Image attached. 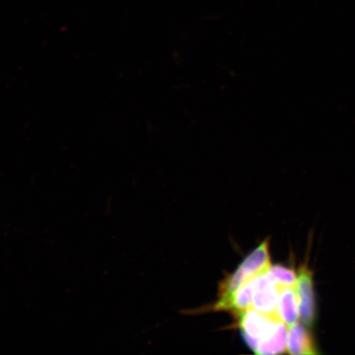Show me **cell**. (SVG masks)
Returning a JSON list of instances; mask_svg holds the SVG:
<instances>
[{
  "label": "cell",
  "instance_id": "6",
  "mask_svg": "<svg viewBox=\"0 0 355 355\" xmlns=\"http://www.w3.org/2000/svg\"><path fill=\"white\" fill-rule=\"evenodd\" d=\"M270 268L269 239H266L261 243L239 266V268L241 270L247 279L254 278L257 275L268 272Z\"/></svg>",
  "mask_w": 355,
  "mask_h": 355
},
{
  "label": "cell",
  "instance_id": "9",
  "mask_svg": "<svg viewBox=\"0 0 355 355\" xmlns=\"http://www.w3.org/2000/svg\"><path fill=\"white\" fill-rule=\"evenodd\" d=\"M268 276L279 288L296 287L297 273L294 270L285 266H270L268 270Z\"/></svg>",
  "mask_w": 355,
  "mask_h": 355
},
{
  "label": "cell",
  "instance_id": "2",
  "mask_svg": "<svg viewBox=\"0 0 355 355\" xmlns=\"http://www.w3.org/2000/svg\"><path fill=\"white\" fill-rule=\"evenodd\" d=\"M237 321L242 331V336L254 339L257 346L260 341L268 339L276 332L282 319L278 316H269L250 309L243 313Z\"/></svg>",
  "mask_w": 355,
  "mask_h": 355
},
{
  "label": "cell",
  "instance_id": "7",
  "mask_svg": "<svg viewBox=\"0 0 355 355\" xmlns=\"http://www.w3.org/2000/svg\"><path fill=\"white\" fill-rule=\"evenodd\" d=\"M295 288H279L278 315L287 326L293 325L300 317L299 299Z\"/></svg>",
  "mask_w": 355,
  "mask_h": 355
},
{
  "label": "cell",
  "instance_id": "5",
  "mask_svg": "<svg viewBox=\"0 0 355 355\" xmlns=\"http://www.w3.org/2000/svg\"><path fill=\"white\" fill-rule=\"evenodd\" d=\"M304 324L296 322L288 330L287 352L295 355L317 354L313 337Z\"/></svg>",
  "mask_w": 355,
  "mask_h": 355
},
{
  "label": "cell",
  "instance_id": "1",
  "mask_svg": "<svg viewBox=\"0 0 355 355\" xmlns=\"http://www.w3.org/2000/svg\"><path fill=\"white\" fill-rule=\"evenodd\" d=\"M297 276L296 292L299 299L300 318L306 327H312L317 318L313 272L308 264L301 265Z\"/></svg>",
  "mask_w": 355,
  "mask_h": 355
},
{
  "label": "cell",
  "instance_id": "3",
  "mask_svg": "<svg viewBox=\"0 0 355 355\" xmlns=\"http://www.w3.org/2000/svg\"><path fill=\"white\" fill-rule=\"evenodd\" d=\"M279 287L270 278L268 272L257 275L254 278V309L269 316L279 317Z\"/></svg>",
  "mask_w": 355,
  "mask_h": 355
},
{
  "label": "cell",
  "instance_id": "8",
  "mask_svg": "<svg viewBox=\"0 0 355 355\" xmlns=\"http://www.w3.org/2000/svg\"><path fill=\"white\" fill-rule=\"evenodd\" d=\"M286 324L279 322L277 330L268 339L257 344L255 354L272 355L286 353L287 350L288 330Z\"/></svg>",
  "mask_w": 355,
  "mask_h": 355
},
{
  "label": "cell",
  "instance_id": "4",
  "mask_svg": "<svg viewBox=\"0 0 355 355\" xmlns=\"http://www.w3.org/2000/svg\"><path fill=\"white\" fill-rule=\"evenodd\" d=\"M252 298H254V278L244 283L228 300L217 301L213 309L226 311L238 319L246 311L251 309Z\"/></svg>",
  "mask_w": 355,
  "mask_h": 355
}]
</instances>
